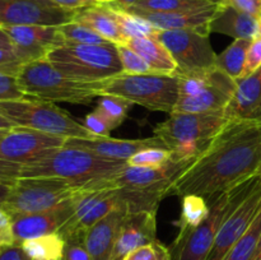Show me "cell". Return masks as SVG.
<instances>
[{
    "label": "cell",
    "instance_id": "1",
    "mask_svg": "<svg viewBox=\"0 0 261 260\" xmlns=\"http://www.w3.org/2000/svg\"><path fill=\"white\" fill-rule=\"evenodd\" d=\"M261 172V121L227 120L208 147L178 175L170 195L214 198Z\"/></svg>",
    "mask_w": 261,
    "mask_h": 260
},
{
    "label": "cell",
    "instance_id": "2",
    "mask_svg": "<svg viewBox=\"0 0 261 260\" xmlns=\"http://www.w3.org/2000/svg\"><path fill=\"white\" fill-rule=\"evenodd\" d=\"M126 166V161L110 160L78 148L59 147L23 165L18 170L17 178H61L84 190H94L99 181L117 175Z\"/></svg>",
    "mask_w": 261,
    "mask_h": 260
},
{
    "label": "cell",
    "instance_id": "3",
    "mask_svg": "<svg viewBox=\"0 0 261 260\" xmlns=\"http://www.w3.org/2000/svg\"><path fill=\"white\" fill-rule=\"evenodd\" d=\"M224 110L216 112H172L166 121L154 127L171 152L172 162L194 161L226 125Z\"/></svg>",
    "mask_w": 261,
    "mask_h": 260
},
{
    "label": "cell",
    "instance_id": "4",
    "mask_svg": "<svg viewBox=\"0 0 261 260\" xmlns=\"http://www.w3.org/2000/svg\"><path fill=\"white\" fill-rule=\"evenodd\" d=\"M260 180L257 175L206 200L211 208L209 216L189 233L176 237L173 246L168 249L171 260H205L226 217L251 194Z\"/></svg>",
    "mask_w": 261,
    "mask_h": 260
},
{
    "label": "cell",
    "instance_id": "5",
    "mask_svg": "<svg viewBox=\"0 0 261 260\" xmlns=\"http://www.w3.org/2000/svg\"><path fill=\"white\" fill-rule=\"evenodd\" d=\"M17 79L28 98L78 105H89L99 97L102 82H79L68 78L47 59L23 64Z\"/></svg>",
    "mask_w": 261,
    "mask_h": 260
},
{
    "label": "cell",
    "instance_id": "6",
    "mask_svg": "<svg viewBox=\"0 0 261 260\" xmlns=\"http://www.w3.org/2000/svg\"><path fill=\"white\" fill-rule=\"evenodd\" d=\"M68 78L79 82H99L124 73L117 46L64 42L46 56Z\"/></svg>",
    "mask_w": 261,
    "mask_h": 260
},
{
    "label": "cell",
    "instance_id": "7",
    "mask_svg": "<svg viewBox=\"0 0 261 260\" xmlns=\"http://www.w3.org/2000/svg\"><path fill=\"white\" fill-rule=\"evenodd\" d=\"M103 94L122 97L149 111L172 114L180 97L178 78L165 74L133 75L121 73L101 82L99 96Z\"/></svg>",
    "mask_w": 261,
    "mask_h": 260
},
{
    "label": "cell",
    "instance_id": "8",
    "mask_svg": "<svg viewBox=\"0 0 261 260\" xmlns=\"http://www.w3.org/2000/svg\"><path fill=\"white\" fill-rule=\"evenodd\" d=\"M0 115L7 117L15 126L46 134L84 139L94 138L82 122L76 121L75 117L50 101L33 98L3 101L0 102Z\"/></svg>",
    "mask_w": 261,
    "mask_h": 260
},
{
    "label": "cell",
    "instance_id": "9",
    "mask_svg": "<svg viewBox=\"0 0 261 260\" xmlns=\"http://www.w3.org/2000/svg\"><path fill=\"white\" fill-rule=\"evenodd\" d=\"M81 190H84L82 186L61 178H17L3 209L10 216L40 213L55 208Z\"/></svg>",
    "mask_w": 261,
    "mask_h": 260
},
{
    "label": "cell",
    "instance_id": "10",
    "mask_svg": "<svg viewBox=\"0 0 261 260\" xmlns=\"http://www.w3.org/2000/svg\"><path fill=\"white\" fill-rule=\"evenodd\" d=\"M66 138L15 126L0 142V178L12 185L23 165L46 150L64 147Z\"/></svg>",
    "mask_w": 261,
    "mask_h": 260
},
{
    "label": "cell",
    "instance_id": "11",
    "mask_svg": "<svg viewBox=\"0 0 261 260\" xmlns=\"http://www.w3.org/2000/svg\"><path fill=\"white\" fill-rule=\"evenodd\" d=\"M152 37L166 46L177 64V74L201 71L216 66L217 55L209 41V35L195 30L155 31Z\"/></svg>",
    "mask_w": 261,
    "mask_h": 260
},
{
    "label": "cell",
    "instance_id": "12",
    "mask_svg": "<svg viewBox=\"0 0 261 260\" xmlns=\"http://www.w3.org/2000/svg\"><path fill=\"white\" fill-rule=\"evenodd\" d=\"M121 206L126 205L117 188L81 190L75 195L73 214L58 232L64 240L84 236L87 229L91 228L96 222Z\"/></svg>",
    "mask_w": 261,
    "mask_h": 260
},
{
    "label": "cell",
    "instance_id": "13",
    "mask_svg": "<svg viewBox=\"0 0 261 260\" xmlns=\"http://www.w3.org/2000/svg\"><path fill=\"white\" fill-rule=\"evenodd\" d=\"M75 12L58 7L51 0H0V27L31 24L58 27L71 22Z\"/></svg>",
    "mask_w": 261,
    "mask_h": 260
},
{
    "label": "cell",
    "instance_id": "14",
    "mask_svg": "<svg viewBox=\"0 0 261 260\" xmlns=\"http://www.w3.org/2000/svg\"><path fill=\"white\" fill-rule=\"evenodd\" d=\"M261 208V180L249 196L221 224L205 260H223L233 245L249 229Z\"/></svg>",
    "mask_w": 261,
    "mask_h": 260
},
{
    "label": "cell",
    "instance_id": "15",
    "mask_svg": "<svg viewBox=\"0 0 261 260\" xmlns=\"http://www.w3.org/2000/svg\"><path fill=\"white\" fill-rule=\"evenodd\" d=\"M58 27L37 24L3 25L12 40L14 51L24 63L46 59L51 50L65 42Z\"/></svg>",
    "mask_w": 261,
    "mask_h": 260
},
{
    "label": "cell",
    "instance_id": "16",
    "mask_svg": "<svg viewBox=\"0 0 261 260\" xmlns=\"http://www.w3.org/2000/svg\"><path fill=\"white\" fill-rule=\"evenodd\" d=\"M75 195L48 211L12 216L15 244L20 245L25 240L58 232L73 214Z\"/></svg>",
    "mask_w": 261,
    "mask_h": 260
},
{
    "label": "cell",
    "instance_id": "17",
    "mask_svg": "<svg viewBox=\"0 0 261 260\" xmlns=\"http://www.w3.org/2000/svg\"><path fill=\"white\" fill-rule=\"evenodd\" d=\"M237 82L224 71L214 66L211 81L200 94L194 97H178L173 112H216L224 110L233 97Z\"/></svg>",
    "mask_w": 261,
    "mask_h": 260
},
{
    "label": "cell",
    "instance_id": "18",
    "mask_svg": "<svg viewBox=\"0 0 261 260\" xmlns=\"http://www.w3.org/2000/svg\"><path fill=\"white\" fill-rule=\"evenodd\" d=\"M64 147L78 148V149L88 150L101 157L126 161V162L138 152L148 149V148H166L167 149L165 143L157 137L145 138V139H114L110 137H94L91 139L66 138Z\"/></svg>",
    "mask_w": 261,
    "mask_h": 260
},
{
    "label": "cell",
    "instance_id": "19",
    "mask_svg": "<svg viewBox=\"0 0 261 260\" xmlns=\"http://www.w3.org/2000/svg\"><path fill=\"white\" fill-rule=\"evenodd\" d=\"M114 5V4H112ZM221 4H212L206 8L196 10H185V12H149V10L138 9L135 7L120 8L126 12L137 14L152 23L157 30H195L204 35L211 33V20L216 14ZM119 8V7H117Z\"/></svg>",
    "mask_w": 261,
    "mask_h": 260
},
{
    "label": "cell",
    "instance_id": "20",
    "mask_svg": "<svg viewBox=\"0 0 261 260\" xmlns=\"http://www.w3.org/2000/svg\"><path fill=\"white\" fill-rule=\"evenodd\" d=\"M155 232V212L127 213L120 228L112 260H121L139 247L154 244Z\"/></svg>",
    "mask_w": 261,
    "mask_h": 260
},
{
    "label": "cell",
    "instance_id": "21",
    "mask_svg": "<svg viewBox=\"0 0 261 260\" xmlns=\"http://www.w3.org/2000/svg\"><path fill=\"white\" fill-rule=\"evenodd\" d=\"M193 161L189 162H172L170 161L160 167H139L127 165L117 175L103 181V188H145L162 181H175Z\"/></svg>",
    "mask_w": 261,
    "mask_h": 260
},
{
    "label": "cell",
    "instance_id": "22",
    "mask_svg": "<svg viewBox=\"0 0 261 260\" xmlns=\"http://www.w3.org/2000/svg\"><path fill=\"white\" fill-rule=\"evenodd\" d=\"M126 214V206L117 208L87 229L84 244L91 260H112L120 228Z\"/></svg>",
    "mask_w": 261,
    "mask_h": 260
},
{
    "label": "cell",
    "instance_id": "23",
    "mask_svg": "<svg viewBox=\"0 0 261 260\" xmlns=\"http://www.w3.org/2000/svg\"><path fill=\"white\" fill-rule=\"evenodd\" d=\"M236 91L224 109L227 120H259L261 116V68L239 79Z\"/></svg>",
    "mask_w": 261,
    "mask_h": 260
},
{
    "label": "cell",
    "instance_id": "24",
    "mask_svg": "<svg viewBox=\"0 0 261 260\" xmlns=\"http://www.w3.org/2000/svg\"><path fill=\"white\" fill-rule=\"evenodd\" d=\"M209 28L211 32L227 35L234 40H254L259 36V18L229 5L221 4L212 18Z\"/></svg>",
    "mask_w": 261,
    "mask_h": 260
},
{
    "label": "cell",
    "instance_id": "25",
    "mask_svg": "<svg viewBox=\"0 0 261 260\" xmlns=\"http://www.w3.org/2000/svg\"><path fill=\"white\" fill-rule=\"evenodd\" d=\"M73 22L81 23V24L92 28L105 40L116 46L126 43V38L122 35L116 19L106 4H98L94 7H87L76 10Z\"/></svg>",
    "mask_w": 261,
    "mask_h": 260
},
{
    "label": "cell",
    "instance_id": "26",
    "mask_svg": "<svg viewBox=\"0 0 261 260\" xmlns=\"http://www.w3.org/2000/svg\"><path fill=\"white\" fill-rule=\"evenodd\" d=\"M125 46L139 54L149 64L155 74L173 75L177 70V64L170 51L166 48L163 43H161L157 38L152 36L130 38L126 41Z\"/></svg>",
    "mask_w": 261,
    "mask_h": 260
},
{
    "label": "cell",
    "instance_id": "27",
    "mask_svg": "<svg viewBox=\"0 0 261 260\" xmlns=\"http://www.w3.org/2000/svg\"><path fill=\"white\" fill-rule=\"evenodd\" d=\"M31 260H61L65 240L59 232L25 240L20 244Z\"/></svg>",
    "mask_w": 261,
    "mask_h": 260
},
{
    "label": "cell",
    "instance_id": "28",
    "mask_svg": "<svg viewBox=\"0 0 261 260\" xmlns=\"http://www.w3.org/2000/svg\"><path fill=\"white\" fill-rule=\"evenodd\" d=\"M181 198H182L181 216L180 219L176 222L180 228L177 236H184V235L189 233L191 229L198 227L201 222L205 221L211 212L209 204L206 203L203 196L189 194V195H184Z\"/></svg>",
    "mask_w": 261,
    "mask_h": 260
},
{
    "label": "cell",
    "instance_id": "29",
    "mask_svg": "<svg viewBox=\"0 0 261 260\" xmlns=\"http://www.w3.org/2000/svg\"><path fill=\"white\" fill-rule=\"evenodd\" d=\"M251 41L252 40H245V38L234 40L223 53L217 55V68L221 69L234 81H239L244 71L247 50Z\"/></svg>",
    "mask_w": 261,
    "mask_h": 260
},
{
    "label": "cell",
    "instance_id": "30",
    "mask_svg": "<svg viewBox=\"0 0 261 260\" xmlns=\"http://www.w3.org/2000/svg\"><path fill=\"white\" fill-rule=\"evenodd\" d=\"M111 10L112 15L116 19L120 30H121L124 37L127 40L135 37H147V36H153L157 31V28L148 22L144 18L139 17L137 14L126 12L124 9L115 7L112 4H106Z\"/></svg>",
    "mask_w": 261,
    "mask_h": 260
},
{
    "label": "cell",
    "instance_id": "31",
    "mask_svg": "<svg viewBox=\"0 0 261 260\" xmlns=\"http://www.w3.org/2000/svg\"><path fill=\"white\" fill-rule=\"evenodd\" d=\"M261 236V208L251 226L233 245L223 260H251Z\"/></svg>",
    "mask_w": 261,
    "mask_h": 260
},
{
    "label": "cell",
    "instance_id": "32",
    "mask_svg": "<svg viewBox=\"0 0 261 260\" xmlns=\"http://www.w3.org/2000/svg\"><path fill=\"white\" fill-rule=\"evenodd\" d=\"M133 105H134L133 102L122 98V97L103 94V96H99L98 102H97V109L106 116L111 126L116 129L126 119L127 112Z\"/></svg>",
    "mask_w": 261,
    "mask_h": 260
},
{
    "label": "cell",
    "instance_id": "33",
    "mask_svg": "<svg viewBox=\"0 0 261 260\" xmlns=\"http://www.w3.org/2000/svg\"><path fill=\"white\" fill-rule=\"evenodd\" d=\"M212 4L216 3L199 2V0H140L133 7L149 12H185V10L201 9Z\"/></svg>",
    "mask_w": 261,
    "mask_h": 260
},
{
    "label": "cell",
    "instance_id": "34",
    "mask_svg": "<svg viewBox=\"0 0 261 260\" xmlns=\"http://www.w3.org/2000/svg\"><path fill=\"white\" fill-rule=\"evenodd\" d=\"M58 28L65 42L86 43V45H106V43H110L101 35L94 32L92 28L81 24V23L73 22V20L59 25Z\"/></svg>",
    "mask_w": 261,
    "mask_h": 260
},
{
    "label": "cell",
    "instance_id": "35",
    "mask_svg": "<svg viewBox=\"0 0 261 260\" xmlns=\"http://www.w3.org/2000/svg\"><path fill=\"white\" fill-rule=\"evenodd\" d=\"M213 68L201 71H193V73L177 74L176 76L178 78V93H180V97H194L200 94L209 84L211 73Z\"/></svg>",
    "mask_w": 261,
    "mask_h": 260
},
{
    "label": "cell",
    "instance_id": "36",
    "mask_svg": "<svg viewBox=\"0 0 261 260\" xmlns=\"http://www.w3.org/2000/svg\"><path fill=\"white\" fill-rule=\"evenodd\" d=\"M120 60H121L122 69L125 74H133V75H143V74H155L149 64L135 51L129 48L125 45L117 46Z\"/></svg>",
    "mask_w": 261,
    "mask_h": 260
},
{
    "label": "cell",
    "instance_id": "37",
    "mask_svg": "<svg viewBox=\"0 0 261 260\" xmlns=\"http://www.w3.org/2000/svg\"><path fill=\"white\" fill-rule=\"evenodd\" d=\"M171 161L170 149L166 148H148L140 150L137 154L127 160L129 166H139V167H160Z\"/></svg>",
    "mask_w": 261,
    "mask_h": 260
},
{
    "label": "cell",
    "instance_id": "38",
    "mask_svg": "<svg viewBox=\"0 0 261 260\" xmlns=\"http://www.w3.org/2000/svg\"><path fill=\"white\" fill-rule=\"evenodd\" d=\"M28 99L18 83L17 75L0 71V102Z\"/></svg>",
    "mask_w": 261,
    "mask_h": 260
},
{
    "label": "cell",
    "instance_id": "39",
    "mask_svg": "<svg viewBox=\"0 0 261 260\" xmlns=\"http://www.w3.org/2000/svg\"><path fill=\"white\" fill-rule=\"evenodd\" d=\"M82 124H83L94 137L99 138L110 137L111 130H114V127L111 126V124H110L109 120L106 119V116H105L97 107L94 109V111L86 115V117L83 119V122H82Z\"/></svg>",
    "mask_w": 261,
    "mask_h": 260
},
{
    "label": "cell",
    "instance_id": "40",
    "mask_svg": "<svg viewBox=\"0 0 261 260\" xmlns=\"http://www.w3.org/2000/svg\"><path fill=\"white\" fill-rule=\"evenodd\" d=\"M61 260H91L84 244V236H74L65 240L63 259Z\"/></svg>",
    "mask_w": 261,
    "mask_h": 260
},
{
    "label": "cell",
    "instance_id": "41",
    "mask_svg": "<svg viewBox=\"0 0 261 260\" xmlns=\"http://www.w3.org/2000/svg\"><path fill=\"white\" fill-rule=\"evenodd\" d=\"M261 68V36H257L256 38L251 41L250 47L247 50L246 61H245L244 71L240 79H244L246 76L251 75L252 73Z\"/></svg>",
    "mask_w": 261,
    "mask_h": 260
},
{
    "label": "cell",
    "instance_id": "42",
    "mask_svg": "<svg viewBox=\"0 0 261 260\" xmlns=\"http://www.w3.org/2000/svg\"><path fill=\"white\" fill-rule=\"evenodd\" d=\"M23 64H25L24 60L14 50L0 48V71L17 75Z\"/></svg>",
    "mask_w": 261,
    "mask_h": 260
},
{
    "label": "cell",
    "instance_id": "43",
    "mask_svg": "<svg viewBox=\"0 0 261 260\" xmlns=\"http://www.w3.org/2000/svg\"><path fill=\"white\" fill-rule=\"evenodd\" d=\"M12 224V216L3 208H0V246L15 244Z\"/></svg>",
    "mask_w": 261,
    "mask_h": 260
},
{
    "label": "cell",
    "instance_id": "44",
    "mask_svg": "<svg viewBox=\"0 0 261 260\" xmlns=\"http://www.w3.org/2000/svg\"><path fill=\"white\" fill-rule=\"evenodd\" d=\"M221 4L229 5L254 17H261V0H221Z\"/></svg>",
    "mask_w": 261,
    "mask_h": 260
},
{
    "label": "cell",
    "instance_id": "45",
    "mask_svg": "<svg viewBox=\"0 0 261 260\" xmlns=\"http://www.w3.org/2000/svg\"><path fill=\"white\" fill-rule=\"evenodd\" d=\"M0 260H31L20 245L0 246Z\"/></svg>",
    "mask_w": 261,
    "mask_h": 260
},
{
    "label": "cell",
    "instance_id": "46",
    "mask_svg": "<svg viewBox=\"0 0 261 260\" xmlns=\"http://www.w3.org/2000/svg\"><path fill=\"white\" fill-rule=\"evenodd\" d=\"M157 259V251H155L154 244L142 246L134 251L129 252L122 260H155Z\"/></svg>",
    "mask_w": 261,
    "mask_h": 260
},
{
    "label": "cell",
    "instance_id": "47",
    "mask_svg": "<svg viewBox=\"0 0 261 260\" xmlns=\"http://www.w3.org/2000/svg\"><path fill=\"white\" fill-rule=\"evenodd\" d=\"M55 5L58 7L64 8V9L68 10H79L83 9L87 7H94V5H98V3L94 2V0H51Z\"/></svg>",
    "mask_w": 261,
    "mask_h": 260
},
{
    "label": "cell",
    "instance_id": "48",
    "mask_svg": "<svg viewBox=\"0 0 261 260\" xmlns=\"http://www.w3.org/2000/svg\"><path fill=\"white\" fill-rule=\"evenodd\" d=\"M0 48H7V50H14L12 40L9 38L8 33L5 32L4 28L0 27Z\"/></svg>",
    "mask_w": 261,
    "mask_h": 260
},
{
    "label": "cell",
    "instance_id": "49",
    "mask_svg": "<svg viewBox=\"0 0 261 260\" xmlns=\"http://www.w3.org/2000/svg\"><path fill=\"white\" fill-rule=\"evenodd\" d=\"M10 186H12L10 184L0 183V208H3V204L5 203L8 195H9Z\"/></svg>",
    "mask_w": 261,
    "mask_h": 260
},
{
    "label": "cell",
    "instance_id": "50",
    "mask_svg": "<svg viewBox=\"0 0 261 260\" xmlns=\"http://www.w3.org/2000/svg\"><path fill=\"white\" fill-rule=\"evenodd\" d=\"M140 0H115L114 3H111V4H114L115 7H119V8H127V7H133V5L138 4Z\"/></svg>",
    "mask_w": 261,
    "mask_h": 260
},
{
    "label": "cell",
    "instance_id": "51",
    "mask_svg": "<svg viewBox=\"0 0 261 260\" xmlns=\"http://www.w3.org/2000/svg\"><path fill=\"white\" fill-rule=\"evenodd\" d=\"M13 127H15V125L10 122L7 117L0 115V129H13Z\"/></svg>",
    "mask_w": 261,
    "mask_h": 260
},
{
    "label": "cell",
    "instance_id": "52",
    "mask_svg": "<svg viewBox=\"0 0 261 260\" xmlns=\"http://www.w3.org/2000/svg\"><path fill=\"white\" fill-rule=\"evenodd\" d=\"M251 260H261V236H260V240H259V244H257L256 250H255V252H254V255H252Z\"/></svg>",
    "mask_w": 261,
    "mask_h": 260
},
{
    "label": "cell",
    "instance_id": "53",
    "mask_svg": "<svg viewBox=\"0 0 261 260\" xmlns=\"http://www.w3.org/2000/svg\"><path fill=\"white\" fill-rule=\"evenodd\" d=\"M9 130L10 129H0V142H2L3 138L8 134V132H9Z\"/></svg>",
    "mask_w": 261,
    "mask_h": 260
},
{
    "label": "cell",
    "instance_id": "54",
    "mask_svg": "<svg viewBox=\"0 0 261 260\" xmlns=\"http://www.w3.org/2000/svg\"><path fill=\"white\" fill-rule=\"evenodd\" d=\"M94 2H97L98 4H111L115 0H94Z\"/></svg>",
    "mask_w": 261,
    "mask_h": 260
},
{
    "label": "cell",
    "instance_id": "55",
    "mask_svg": "<svg viewBox=\"0 0 261 260\" xmlns=\"http://www.w3.org/2000/svg\"><path fill=\"white\" fill-rule=\"evenodd\" d=\"M199 2H209V3H218V4H221V0H199Z\"/></svg>",
    "mask_w": 261,
    "mask_h": 260
},
{
    "label": "cell",
    "instance_id": "56",
    "mask_svg": "<svg viewBox=\"0 0 261 260\" xmlns=\"http://www.w3.org/2000/svg\"><path fill=\"white\" fill-rule=\"evenodd\" d=\"M259 36H261V17L259 18Z\"/></svg>",
    "mask_w": 261,
    "mask_h": 260
},
{
    "label": "cell",
    "instance_id": "57",
    "mask_svg": "<svg viewBox=\"0 0 261 260\" xmlns=\"http://www.w3.org/2000/svg\"><path fill=\"white\" fill-rule=\"evenodd\" d=\"M0 183H5V181H3V180H2V178H0ZM7 184H8V183H7Z\"/></svg>",
    "mask_w": 261,
    "mask_h": 260
},
{
    "label": "cell",
    "instance_id": "58",
    "mask_svg": "<svg viewBox=\"0 0 261 260\" xmlns=\"http://www.w3.org/2000/svg\"><path fill=\"white\" fill-rule=\"evenodd\" d=\"M259 120H260V121H261V116H260V119H259Z\"/></svg>",
    "mask_w": 261,
    "mask_h": 260
},
{
    "label": "cell",
    "instance_id": "59",
    "mask_svg": "<svg viewBox=\"0 0 261 260\" xmlns=\"http://www.w3.org/2000/svg\"><path fill=\"white\" fill-rule=\"evenodd\" d=\"M259 175H260V176H261V172H260V173H259Z\"/></svg>",
    "mask_w": 261,
    "mask_h": 260
},
{
    "label": "cell",
    "instance_id": "60",
    "mask_svg": "<svg viewBox=\"0 0 261 260\" xmlns=\"http://www.w3.org/2000/svg\"><path fill=\"white\" fill-rule=\"evenodd\" d=\"M155 260H157V259H155Z\"/></svg>",
    "mask_w": 261,
    "mask_h": 260
},
{
    "label": "cell",
    "instance_id": "61",
    "mask_svg": "<svg viewBox=\"0 0 261 260\" xmlns=\"http://www.w3.org/2000/svg\"><path fill=\"white\" fill-rule=\"evenodd\" d=\"M121 260H122V259H121Z\"/></svg>",
    "mask_w": 261,
    "mask_h": 260
}]
</instances>
